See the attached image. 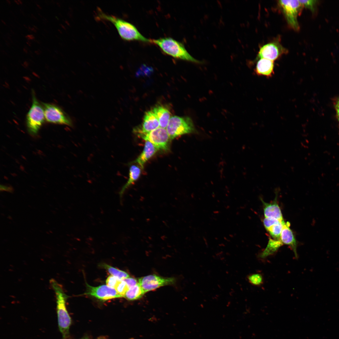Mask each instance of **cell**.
<instances>
[{
	"mask_svg": "<svg viewBox=\"0 0 339 339\" xmlns=\"http://www.w3.org/2000/svg\"><path fill=\"white\" fill-rule=\"evenodd\" d=\"M14 1L17 4H18V5L19 4V3H18L17 0H14Z\"/></svg>",
	"mask_w": 339,
	"mask_h": 339,
	"instance_id": "cell-39",
	"label": "cell"
},
{
	"mask_svg": "<svg viewBox=\"0 0 339 339\" xmlns=\"http://www.w3.org/2000/svg\"><path fill=\"white\" fill-rule=\"evenodd\" d=\"M25 37L29 40H33L35 38V36L32 35H28L25 36Z\"/></svg>",
	"mask_w": 339,
	"mask_h": 339,
	"instance_id": "cell-30",
	"label": "cell"
},
{
	"mask_svg": "<svg viewBox=\"0 0 339 339\" xmlns=\"http://www.w3.org/2000/svg\"><path fill=\"white\" fill-rule=\"evenodd\" d=\"M36 31H37L34 28V29L33 31L35 33V32H36Z\"/></svg>",
	"mask_w": 339,
	"mask_h": 339,
	"instance_id": "cell-37",
	"label": "cell"
},
{
	"mask_svg": "<svg viewBox=\"0 0 339 339\" xmlns=\"http://www.w3.org/2000/svg\"><path fill=\"white\" fill-rule=\"evenodd\" d=\"M273 61L261 58L258 61L256 68V73L260 75L271 76L273 72Z\"/></svg>",
	"mask_w": 339,
	"mask_h": 339,
	"instance_id": "cell-17",
	"label": "cell"
},
{
	"mask_svg": "<svg viewBox=\"0 0 339 339\" xmlns=\"http://www.w3.org/2000/svg\"><path fill=\"white\" fill-rule=\"evenodd\" d=\"M24 26L25 27H26V28H27V27L26 26V25H25V24H24Z\"/></svg>",
	"mask_w": 339,
	"mask_h": 339,
	"instance_id": "cell-43",
	"label": "cell"
},
{
	"mask_svg": "<svg viewBox=\"0 0 339 339\" xmlns=\"http://www.w3.org/2000/svg\"><path fill=\"white\" fill-rule=\"evenodd\" d=\"M158 149L151 142L146 141L143 150L140 155L133 162L137 163L143 169L145 163L157 152Z\"/></svg>",
	"mask_w": 339,
	"mask_h": 339,
	"instance_id": "cell-15",
	"label": "cell"
},
{
	"mask_svg": "<svg viewBox=\"0 0 339 339\" xmlns=\"http://www.w3.org/2000/svg\"><path fill=\"white\" fill-rule=\"evenodd\" d=\"M123 280L126 282L129 288L135 285L138 283V281L136 279L130 277L124 279Z\"/></svg>",
	"mask_w": 339,
	"mask_h": 339,
	"instance_id": "cell-28",
	"label": "cell"
},
{
	"mask_svg": "<svg viewBox=\"0 0 339 339\" xmlns=\"http://www.w3.org/2000/svg\"><path fill=\"white\" fill-rule=\"evenodd\" d=\"M58 30V31H59L60 32H61V31H60V30Z\"/></svg>",
	"mask_w": 339,
	"mask_h": 339,
	"instance_id": "cell-44",
	"label": "cell"
},
{
	"mask_svg": "<svg viewBox=\"0 0 339 339\" xmlns=\"http://www.w3.org/2000/svg\"><path fill=\"white\" fill-rule=\"evenodd\" d=\"M17 1L18 2V3H19V4H22V2H21V1H20V0H17Z\"/></svg>",
	"mask_w": 339,
	"mask_h": 339,
	"instance_id": "cell-35",
	"label": "cell"
},
{
	"mask_svg": "<svg viewBox=\"0 0 339 339\" xmlns=\"http://www.w3.org/2000/svg\"><path fill=\"white\" fill-rule=\"evenodd\" d=\"M152 43L157 45L164 52L174 58L198 63L202 62L193 57L183 44L172 38L152 39Z\"/></svg>",
	"mask_w": 339,
	"mask_h": 339,
	"instance_id": "cell-3",
	"label": "cell"
},
{
	"mask_svg": "<svg viewBox=\"0 0 339 339\" xmlns=\"http://www.w3.org/2000/svg\"><path fill=\"white\" fill-rule=\"evenodd\" d=\"M120 280L121 279L116 277L110 275L107 277L106 280V284L108 286L114 288Z\"/></svg>",
	"mask_w": 339,
	"mask_h": 339,
	"instance_id": "cell-27",
	"label": "cell"
},
{
	"mask_svg": "<svg viewBox=\"0 0 339 339\" xmlns=\"http://www.w3.org/2000/svg\"><path fill=\"white\" fill-rule=\"evenodd\" d=\"M0 191H5L11 192L13 191V189L11 186H7L3 185L0 186Z\"/></svg>",
	"mask_w": 339,
	"mask_h": 339,
	"instance_id": "cell-29",
	"label": "cell"
},
{
	"mask_svg": "<svg viewBox=\"0 0 339 339\" xmlns=\"http://www.w3.org/2000/svg\"><path fill=\"white\" fill-rule=\"evenodd\" d=\"M160 127L159 123L155 115L151 110L145 113L141 125L133 129L134 133H146Z\"/></svg>",
	"mask_w": 339,
	"mask_h": 339,
	"instance_id": "cell-12",
	"label": "cell"
},
{
	"mask_svg": "<svg viewBox=\"0 0 339 339\" xmlns=\"http://www.w3.org/2000/svg\"><path fill=\"white\" fill-rule=\"evenodd\" d=\"M33 27H34V28H35V29H37V30H38V28H37V27H36V26H35V25H33Z\"/></svg>",
	"mask_w": 339,
	"mask_h": 339,
	"instance_id": "cell-38",
	"label": "cell"
},
{
	"mask_svg": "<svg viewBox=\"0 0 339 339\" xmlns=\"http://www.w3.org/2000/svg\"><path fill=\"white\" fill-rule=\"evenodd\" d=\"M46 120L50 123L72 126L70 117L58 106L51 104L42 103Z\"/></svg>",
	"mask_w": 339,
	"mask_h": 339,
	"instance_id": "cell-8",
	"label": "cell"
},
{
	"mask_svg": "<svg viewBox=\"0 0 339 339\" xmlns=\"http://www.w3.org/2000/svg\"><path fill=\"white\" fill-rule=\"evenodd\" d=\"M283 221L284 220L281 221L273 218H265L263 223L264 227L267 230L274 225L282 223Z\"/></svg>",
	"mask_w": 339,
	"mask_h": 339,
	"instance_id": "cell-26",
	"label": "cell"
},
{
	"mask_svg": "<svg viewBox=\"0 0 339 339\" xmlns=\"http://www.w3.org/2000/svg\"><path fill=\"white\" fill-rule=\"evenodd\" d=\"M23 51L25 53H28L27 50L24 48L23 49Z\"/></svg>",
	"mask_w": 339,
	"mask_h": 339,
	"instance_id": "cell-33",
	"label": "cell"
},
{
	"mask_svg": "<svg viewBox=\"0 0 339 339\" xmlns=\"http://www.w3.org/2000/svg\"><path fill=\"white\" fill-rule=\"evenodd\" d=\"M283 245L281 239L269 238L267 245L259 255V257L265 259L275 253L280 247Z\"/></svg>",
	"mask_w": 339,
	"mask_h": 339,
	"instance_id": "cell-19",
	"label": "cell"
},
{
	"mask_svg": "<svg viewBox=\"0 0 339 339\" xmlns=\"http://www.w3.org/2000/svg\"><path fill=\"white\" fill-rule=\"evenodd\" d=\"M156 116L159 123L160 127L166 128L170 117V113L166 108L157 105L151 110Z\"/></svg>",
	"mask_w": 339,
	"mask_h": 339,
	"instance_id": "cell-18",
	"label": "cell"
},
{
	"mask_svg": "<svg viewBox=\"0 0 339 339\" xmlns=\"http://www.w3.org/2000/svg\"><path fill=\"white\" fill-rule=\"evenodd\" d=\"M249 282L255 286H260L263 283L264 279L261 274L256 273L251 274L247 277Z\"/></svg>",
	"mask_w": 339,
	"mask_h": 339,
	"instance_id": "cell-23",
	"label": "cell"
},
{
	"mask_svg": "<svg viewBox=\"0 0 339 339\" xmlns=\"http://www.w3.org/2000/svg\"><path fill=\"white\" fill-rule=\"evenodd\" d=\"M86 290L84 294L88 295L101 301H105L115 298L122 297L115 288L106 285L97 287L92 286L86 284Z\"/></svg>",
	"mask_w": 339,
	"mask_h": 339,
	"instance_id": "cell-10",
	"label": "cell"
},
{
	"mask_svg": "<svg viewBox=\"0 0 339 339\" xmlns=\"http://www.w3.org/2000/svg\"><path fill=\"white\" fill-rule=\"evenodd\" d=\"M99 19L109 21L116 28L119 35L123 40L139 41L152 43L151 39L144 37L132 24L115 16L105 13L100 10L97 15Z\"/></svg>",
	"mask_w": 339,
	"mask_h": 339,
	"instance_id": "cell-1",
	"label": "cell"
},
{
	"mask_svg": "<svg viewBox=\"0 0 339 339\" xmlns=\"http://www.w3.org/2000/svg\"><path fill=\"white\" fill-rule=\"evenodd\" d=\"M117 293L122 297H124L129 288L126 282L123 280H120L114 288Z\"/></svg>",
	"mask_w": 339,
	"mask_h": 339,
	"instance_id": "cell-24",
	"label": "cell"
},
{
	"mask_svg": "<svg viewBox=\"0 0 339 339\" xmlns=\"http://www.w3.org/2000/svg\"><path fill=\"white\" fill-rule=\"evenodd\" d=\"M290 224L288 222L283 223L280 239L283 244L288 245L293 251L296 258L298 257L297 250V243L293 233L290 228Z\"/></svg>",
	"mask_w": 339,
	"mask_h": 339,
	"instance_id": "cell-13",
	"label": "cell"
},
{
	"mask_svg": "<svg viewBox=\"0 0 339 339\" xmlns=\"http://www.w3.org/2000/svg\"><path fill=\"white\" fill-rule=\"evenodd\" d=\"M1 21H2V23H3V24H5V22H4V21H3V20H1Z\"/></svg>",
	"mask_w": 339,
	"mask_h": 339,
	"instance_id": "cell-41",
	"label": "cell"
},
{
	"mask_svg": "<svg viewBox=\"0 0 339 339\" xmlns=\"http://www.w3.org/2000/svg\"><path fill=\"white\" fill-rule=\"evenodd\" d=\"M56 4H57V5H58V6L59 7V6H60L59 4V3H58V2H57V3H56Z\"/></svg>",
	"mask_w": 339,
	"mask_h": 339,
	"instance_id": "cell-42",
	"label": "cell"
},
{
	"mask_svg": "<svg viewBox=\"0 0 339 339\" xmlns=\"http://www.w3.org/2000/svg\"><path fill=\"white\" fill-rule=\"evenodd\" d=\"M336 109L337 111V115L339 121V101L338 102L337 105H336Z\"/></svg>",
	"mask_w": 339,
	"mask_h": 339,
	"instance_id": "cell-31",
	"label": "cell"
},
{
	"mask_svg": "<svg viewBox=\"0 0 339 339\" xmlns=\"http://www.w3.org/2000/svg\"><path fill=\"white\" fill-rule=\"evenodd\" d=\"M34 93L33 91L32 104L26 116V123L29 132L35 135L37 134L45 117L44 109Z\"/></svg>",
	"mask_w": 339,
	"mask_h": 339,
	"instance_id": "cell-5",
	"label": "cell"
},
{
	"mask_svg": "<svg viewBox=\"0 0 339 339\" xmlns=\"http://www.w3.org/2000/svg\"><path fill=\"white\" fill-rule=\"evenodd\" d=\"M138 281L145 293L162 286L173 284L175 282L173 277H164L155 274L142 277Z\"/></svg>",
	"mask_w": 339,
	"mask_h": 339,
	"instance_id": "cell-9",
	"label": "cell"
},
{
	"mask_svg": "<svg viewBox=\"0 0 339 339\" xmlns=\"http://www.w3.org/2000/svg\"><path fill=\"white\" fill-rule=\"evenodd\" d=\"M36 5H37V6L38 7V8H39V9H41V7H40V6H39V5H38V4H37V3H36Z\"/></svg>",
	"mask_w": 339,
	"mask_h": 339,
	"instance_id": "cell-34",
	"label": "cell"
},
{
	"mask_svg": "<svg viewBox=\"0 0 339 339\" xmlns=\"http://www.w3.org/2000/svg\"><path fill=\"white\" fill-rule=\"evenodd\" d=\"M141 167L135 165H131L129 170V177L128 180L122 186L119 192L120 199L121 200L126 191L139 177L141 172Z\"/></svg>",
	"mask_w": 339,
	"mask_h": 339,
	"instance_id": "cell-16",
	"label": "cell"
},
{
	"mask_svg": "<svg viewBox=\"0 0 339 339\" xmlns=\"http://www.w3.org/2000/svg\"><path fill=\"white\" fill-rule=\"evenodd\" d=\"M145 293L138 283L135 285L129 288L124 297L128 300H134L141 298Z\"/></svg>",
	"mask_w": 339,
	"mask_h": 339,
	"instance_id": "cell-20",
	"label": "cell"
},
{
	"mask_svg": "<svg viewBox=\"0 0 339 339\" xmlns=\"http://www.w3.org/2000/svg\"><path fill=\"white\" fill-rule=\"evenodd\" d=\"M277 199V195L274 200L270 202H266L261 200L265 218H273L282 221L283 219L282 214Z\"/></svg>",
	"mask_w": 339,
	"mask_h": 339,
	"instance_id": "cell-14",
	"label": "cell"
},
{
	"mask_svg": "<svg viewBox=\"0 0 339 339\" xmlns=\"http://www.w3.org/2000/svg\"><path fill=\"white\" fill-rule=\"evenodd\" d=\"M7 2H8L9 4H10V1L9 0H7Z\"/></svg>",
	"mask_w": 339,
	"mask_h": 339,
	"instance_id": "cell-40",
	"label": "cell"
},
{
	"mask_svg": "<svg viewBox=\"0 0 339 339\" xmlns=\"http://www.w3.org/2000/svg\"><path fill=\"white\" fill-rule=\"evenodd\" d=\"M50 282L56 295L59 329L63 337L66 338L69 335L71 323V318L66 306L68 296L64 293L61 285L55 279H51Z\"/></svg>",
	"mask_w": 339,
	"mask_h": 339,
	"instance_id": "cell-2",
	"label": "cell"
},
{
	"mask_svg": "<svg viewBox=\"0 0 339 339\" xmlns=\"http://www.w3.org/2000/svg\"><path fill=\"white\" fill-rule=\"evenodd\" d=\"M24 48H25V49H26V50H29V48H28V47H27V46H24Z\"/></svg>",
	"mask_w": 339,
	"mask_h": 339,
	"instance_id": "cell-36",
	"label": "cell"
},
{
	"mask_svg": "<svg viewBox=\"0 0 339 339\" xmlns=\"http://www.w3.org/2000/svg\"><path fill=\"white\" fill-rule=\"evenodd\" d=\"M35 52L36 54L38 55H39L40 54L38 51H35Z\"/></svg>",
	"mask_w": 339,
	"mask_h": 339,
	"instance_id": "cell-32",
	"label": "cell"
},
{
	"mask_svg": "<svg viewBox=\"0 0 339 339\" xmlns=\"http://www.w3.org/2000/svg\"><path fill=\"white\" fill-rule=\"evenodd\" d=\"M278 3L289 25L294 30H299L297 17L304 7L302 4L299 0H280Z\"/></svg>",
	"mask_w": 339,
	"mask_h": 339,
	"instance_id": "cell-6",
	"label": "cell"
},
{
	"mask_svg": "<svg viewBox=\"0 0 339 339\" xmlns=\"http://www.w3.org/2000/svg\"><path fill=\"white\" fill-rule=\"evenodd\" d=\"M303 6L309 8L314 14L316 11L317 5L319 1L316 0H299Z\"/></svg>",
	"mask_w": 339,
	"mask_h": 339,
	"instance_id": "cell-25",
	"label": "cell"
},
{
	"mask_svg": "<svg viewBox=\"0 0 339 339\" xmlns=\"http://www.w3.org/2000/svg\"><path fill=\"white\" fill-rule=\"evenodd\" d=\"M286 51L285 49L278 42H273L262 46L260 49L258 56L260 58L274 61Z\"/></svg>",
	"mask_w": 339,
	"mask_h": 339,
	"instance_id": "cell-11",
	"label": "cell"
},
{
	"mask_svg": "<svg viewBox=\"0 0 339 339\" xmlns=\"http://www.w3.org/2000/svg\"><path fill=\"white\" fill-rule=\"evenodd\" d=\"M146 141L152 143L157 149L164 151L169 149V136L165 128L159 127L149 132L137 134Z\"/></svg>",
	"mask_w": 339,
	"mask_h": 339,
	"instance_id": "cell-7",
	"label": "cell"
},
{
	"mask_svg": "<svg viewBox=\"0 0 339 339\" xmlns=\"http://www.w3.org/2000/svg\"><path fill=\"white\" fill-rule=\"evenodd\" d=\"M284 221L282 223L277 224L270 228L267 231L272 238L275 239H280L281 234Z\"/></svg>",
	"mask_w": 339,
	"mask_h": 339,
	"instance_id": "cell-22",
	"label": "cell"
},
{
	"mask_svg": "<svg viewBox=\"0 0 339 339\" xmlns=\"http://www.w3.org/2000/svg\"><path fill=\"white\" fill-rule=\"evenodd\" d=\"M101 266L106 269L111 275L116 277L120 279L123 280L130 277L129 274L126 272L107 264H102Z\"/></svg>",
	"mask_w": 339,
	"mask_h": 339,
	"instance_id": "cell-21",
	"label": "cell"
},
{
	"mask_svg": "<svg viewBox=\"0 0 339 339\" xmlns=\"http://www.w3.org/2000/svg\"><path fill=\"white\" fill-rule=\"evenodd\" d=\"M86 339V338H84V339Z\"/></svg>",
	"mask_w": 339,
	"mask_h": 339,
	"instance_id": "cell-45",
	"label": "cell"
},
{
	"mask_svg": "<svg viewBox=\"0 0 339 339\" xmlns=\"http://www.w3.org/2000/svg\"><path fill=\"white\" fill-rule=\"evenodd\" d=\"M166 129L170 139L182 135L196 133L197 132L192 120L189 116L171 117Z\"/></svg>",
	"mask_w": 339,
	"mask_h": 339,
	"instance_id": "cell-4",
	"label": "cell"
}]
</instances>
